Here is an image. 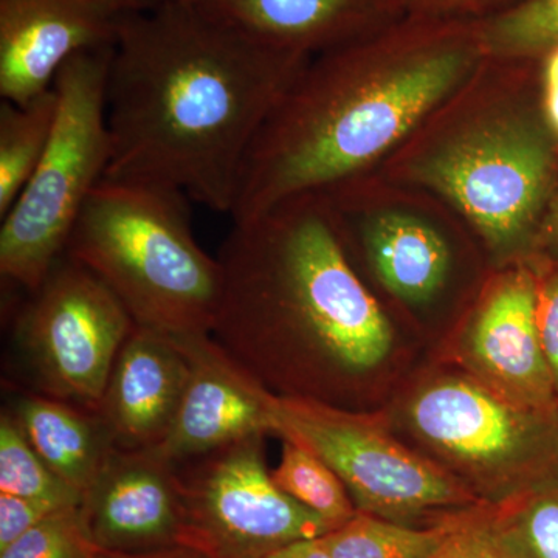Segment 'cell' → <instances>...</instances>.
Wrapping results in <instances>:
<instances>
[{
    "instance_id": "obj_13",
    "label": "cell",
    "mask_w": 558,
    "mask_h": 558,
    "mask_svg": "<svg viewBox=\"0 0 558 558\" xmlns=\"http://www.w3.org/2000/svg\"><path fill=\"white\" fill-rule=\"evenodd\" d=\"M174 340L189 359L190 379L170 433L153 449L179 465L253 436L277 435L278 396L211 333Z\"/></svg>"
},
{
    "instance_id": "obj_24",
    "label": "cell",
    "mask_w": 558,
    "mask_h": 558,
    "mask_svg": "<svg viewBox=\"0 0 558 558\" xmlns=\"http://www.w3.org/2000/svg\"><path fill=\"white\" fill-rule=\"evenodd\" d=\"M0 492L49 499L61 506H80L83 494L51 472L25 438L10 411L0 417Z\"/></svg>"
},
{
    "instance_id": "obj_29",
    "label": "cell",
    "mask_w": 558,
    "mask_h": 558,
    "mask_svg": "<svg viewBox=\"0 0 558 558\" xmlns=\"http://www.w3.org/2000/svg\"><path fill=\"white\" fill-rule=\"evenodd\" d=\"M410 13L428 16L486 20L519 0H405Z\"/></svg>"
},
{
    "instance_id": "obj_5",
    "label": "cell",
    "mask_w": 558,
    "mask_h": 558,
    "mask_svg": "<svg viewBox=\"0 0 558 558\" xmlns=\"http://www.w3.org/2000/svg\"><path fill=\"white\" fill-rule=\"evenodd\" d=\"M113 47L65 62L53 83L58 108L49 146L0 227V275L35 292L65 255L84 205L105 180L112 142L108 81Z\"/></svg>"
},
{
    "instance_id": "obj_32",
    "label": "cell",
    "mask_w": 558,
    "mask_h": 558,
    "mask_svg": "<svg viewBox=\"0 0 558 558\" xmlns=\"http://www.w3.org/2000/svg\"><path fill=\"white\" fill-rule=\"evenodd\" d=\"M264 558H333L323 545L322 538L300 539L282 546Z\"/></svg>"
},
{
    "instance_id": "obj_31",
    "label": "cell",
    "mask_w": 558,
    "mask_h": 558,
    "mask_svg": "<svg viewBox=\"0 0 558 558\" xmlns=\"http://www.w3.org/2000/svg\"><path fill=\"white\" fill-rule=\"evenodd\" d=\"M537 255L549 256L558 259V191L553 204L542 220L534 245Z\"/></svg>"
},
{
    "instance_id": "obj_1",
    "label": "cell",
    "mask_w": 558,
    "mask_h": 558,
    "mask_svg": "<svg viewBox=\"0 0 558 558\" xmlns=\"http://www.w3.org/2000/svg\"><path fill=\"white\" fill-rule=\"evenodd\" d=\"M310 61L189 0H153L113 44L105 179L178 191L231 215L253 143Z\"/></svg>"
},
{
    "instance_id": "obj_11",
    "label": "cell",
    "mask_w": 558,
    "mask_h": 558,
    "mask_svg": "<svg viewBox=\"0 0 558 558\" xmlns=\"http://www.w3.org/2000/svg\"><path fill=\"white\" fill-rule=\"evenodd\" d=\"M450 349L461 373L509 402L558 410L539 337L537 279L531 263L492 282Z\"/></svg>"
},
{
    "instance_id": "obj_22",
    "label": "cell",
    "mask_w": 558,
    "mask_h": 558,
    "mask_svg": "<svg viewBox=\"0 0 558 558\" xmlns=\"http://www.w3.org/2000/svg\"><path fill=\"white\" fill-rule=\"evenodd\" d=\"M487 60L532 62L558 47V0H519L481 20Z\"/></svg>"
},
{
    "instance_id": "obj_27",
    "label": "cell",
    "mask_w": 558,
    "mask_h": 558,
    "mask_svg": "<svg viewBox=\"0 0 558 558\" xmlns=\"http://www.w3.org/2000/svg\"><path fill=\"white\" fill-rule=\"evenodd\" d=\"M531 266L537 279L539 337L558 398V259L535 253Z\"/></svg>"
},
{
    "instance_id": "obj_16",
    "label": "cell",
    "mask_w": 558,
    "mask_h": 558,
    "mask_svg": "<svg viewBox=\"0 0 558 558\" xmlns=\"http://www.w3.org/2000/svg\"><path fill=\"white\" fill-rule=\"evenodd\" d=\"M275 49L311 58L388 27L410 13L405 0H189Z\"/></svg>"
},
{
    "instance_id": "obj_14",
    "label": "cell",
    "mask_w": 558,
    "mask_h": 558,
    "mask_svg": "<svg viewBox=\"0 0 558 558\" xmlns=\"http://www.w3.org/2000/svg\"><path fill=\"white\" fill-rule=\"evenodd\" d=\"M84 527L95 548L154 553L180 546L183 502L178 465L156 449H116L83 495Z\"/></svg>"
},
{
    "instance_id": "obj_26",
    "label": "cell",
    "mask_w": 558,
    "mask_h": 558,
    "mask_svg": "<svg viewBox=\"0 0 558 558\" xmlns=\"http://www.w3.org/2000/svg\"><path fill=\"white\" fill-rule=\"evenodd\" d=\"M432 558H519L490 520V505L465 512L457 531Z\"/></svg>"
},
{
    "instance_id": "obj_20",
    "label": "cell",
    "mask_w": 558,
    "mask_h": 558,
    "mask_svg": "<svg viewBox=\"0 0 558 558\" xmlns=\"http://www.w3.org/2000/svg\"><path fill=\"white\" fill-rule=\"evenodd\" d=\"M58 97L53 87L27 102L0 106V219L10 211L49 146Z\"/></svg>"
},
{
    "instance_id": "obj_23",
    "label": "cell",
    "mask_w": 558,
    "mask_h": 558,
    "mask_svg": "<svg viewBox=\"0 0 558 558\" xmlns=\"http://www.w3.org/2000/svg\"><path fill=\"white\" fill-rule=\"evenodd\" d=\"M271 478L286 495L333 529L357 515L359 510L339 475L300 444L282 439L281 461L271 470Z\"/></svg>"
},
{
    "instance_id": "obj_8",
    "label": "cell",
    "mask_w": 558,
    "mask_h": 558,
    "mask_svg": "<svg viewBox=\"0 0 558 558\" xmlns=\"http://www.w3.org/2000/svg\"><path fill=\"white\" fill-rule=\"evenodd\" d=\"M275 417L277 436L322 458L343 481L359 512L428 526L488 505L438 461L403 446L379 414L278 396Z\"/></svg>"
},
{
    "instance_id": "obj_18",
    "label": "cell",
    "mask_w": 558,
    "mask_h": 558,
    "mask_svg": "<svg viewBox=\"0 0 558 558\" xmlns=\"http://www.w3.org/2000/svg\"><path fill=\"white\" fill-rule=\"evenodd\" d=\"M366 252L385 288L409 303H424L442 289L450 270L449 245L413 216L387 213L363 229Z\"/></svg>"
},
{
    "instance_id": "obj_30",
    "label": "cell",
    "mask_w": 558,
    "mask_h": 558,
    "mask_svg": "<svg viewBox=\"0 0 558 558\" xmlns=\"http://www.w3.org/2000/svg\"><path fill=\"white\" fill-rule=\"evenodd\" d=\"M542 70V112L558 142V47L538 60Z\"/></svg>"
},
{
    "instance_id": "obj_10",
    "label": "cell",
    "mask_w": 558,
    "mask_h": 558,
    "mask_svg": "<svg viewBox=\"0 0 558 558\" xmlns=\"http://www.w3.org/2000/svg\"><path fill=\"white\" fill-rule=\"evenodd\" d=\"M264 436L178 465L183 502L180 546L205 558H264L332 526L275 484Z\"/></svg>"
},
{
    "instance_id": "obj_15",
    "label": "cell",
    "mask_w": 558,
    "mask_h": 558,
    "mask_svg": "<svg viewBox=\"0 0 558 558\" xmlns=\"http://www.w3.org/2000/svg\"><path fill=\"white\" fill-rule=\"evenodd\" d=\"M190 362L178 341L135 325L121 347L98 414L119 449H153L174 424Z\"/></svg>"
},
{
    "instance_id": "obj_6",
    "label": "cell",
    "mask_w": 558,
    "mask_h": 558,
    "mask_svg": "<svg viewBox=\"0 0 558 558\" xmlns=\"http://www.w3.org/2000/svg\"><path fill=\"white\" fill-rule=\"evenodd\" d=\"M470 219L492 248L534 245L558 191V142L542 106H513L450 135L413 168Z\"/></svg>"
},
{
    "instance_id": "obj_12",
    "label": "cell",
    "mask_w": 558,
    "mask_h": 558,
    "mask_svg": "<svg viewBox=\"0 0 558 558\" xmlns=\"http://www.w3.org/2000/svg\"><path fill=\"white\" fill-rule=\"evenodd\" d=\"M153 0H0V97L27 102L53 87L65 62L113 47Z\"/></svg>"
},
{
    "instance_id": "obj_3",
    "label": "cell",
    "mask_w": 558,
    "mask_h": 558,
    "mask_svg": "<svg viewBox=\"0 0 558 558\" xmlns=\"http://www.w3.org/2000/svg\"><path fill=\"white\" fill-rule=\"evenodd\" d=\"M222 296L211 337L281 398L314 381L368 374L395 333L360 281L325 202L304 194L233 222L218 256Z\"/></svg>"
},
{
    "instance_id": "obj_2",
    "label": "cell",
    "mask_w": 558,
    "mask_h": 558,
    "mask_svg": "<svg viewBox=\"0 0 558 558\" xmlns=\"http://www.w3.org/2000/svg\"><path fill=\"white\" fill-rule=\"evenodd\" d=\"M486 60L480 20L416 13L319 54L253 143L231 219L354 179Z\"/></svg>"
},
{
    "instance_id": "obj_9",
    "label": "cell",
    "mask_w": 558,
    "mask_h": 558,
    "mask_svg": "<svg viewBox=\"0 0 558 558\" xmlns=\"http://www.w3.org/2000/svg\"><path fill=\"white\" fill-rule=\"evenodd\" d=\"M134 328L112 290L64 255L22 307L14 339L40 395L98 413Z\"/></svg>"
},
{
    "instance_id": "obj_28",
    "label": "cell",
    "mask_w": 558,
    "mask_h": 558,
    "mask_svg": "<svg viewBox=\"0 0 558 558\" xmlns=\"http://www.w3.org/2000/svg\"><path fill=\"white\" fill-rule=\"evenodd\" d=\"M62 508L68 506L58 505L49 499L17 497L0 492V550L31 531L54 510Z\"/></svg>"
},
{
    "instance_id": "obj_17",
    "label": "cell",
    "mask_w": 558,
    "mask_h": 558,
    "mask_svg": "<svg viewBox=\"0 0 558 558\" xmlns=\"http://www.w3.org/2000/svg\"><path fill=\"white\" fill-rule=\"evenodd\" d=\"M9 411L51 472L83 495L117 447L100 414L65 400L21 396Z\"/></svg>"
},
{
    "instance_id": "obj_21",
    "label": "cell",
    "mask_w": 558,
    "mask_h": 558,
    "mask_svg": "<svg viewBox=\"0 0 558 558\" xmlns=\"http://www.w3.org/2000/svg\"><path fill=\"white\" fill-rule=\"evenodd\" d=\"M490 520L519 558H558V473L490 505Z\"/></svg>"
},
{
    "instance_id": "obj_7",
    "label": "cell",
    "mask_w": 558,
    "mask_h": 558,
    "mask_svg": "<svg viewBox=\"0 0 558 558\" xmlns=\"http://www.w3.org/2000/svg\"><path fill=\"white\" fill-rule=\"evenodd\" d=\"M403 416L439 464L488 505L558 473V410L517 405L468 374L421 385Z\"/></svg>"
},
{
    "instance_id": "obj_19",
    "label": "cell",
    "mask_w": 558,
    "mask_h": 558,
    "mask_svg": "<svg viewBox=\"0 0 558 558\" xmlns=\"http://www.w3.org/2000/svg\"><path fill=\"white\" fill-rule=\"evenodd\" d=\"M468 510L428 526L357 512L354 519L319 538L333 558H432L457 531Z\"/></svg>"
},
{
    "instance_id": "obj_25",
    "label": "cell",
    "mask_w": 558,
    "mask_h": 558,
    "mask_svg": "<svg viewBox=\"0 0 558 558\" xmlns=\"http://www.w3.org/2000/svg\"><path fill=\"white\" fill-rule=\"evenodd\" d=\"M80 506L54 510L0 550V558H94Z\"/></svg>"
},
{
    "instance_id": "obj_4",
    "label": "cell",
    "mask_w": 558,
    "mask_h": 558,
    "mask_svg": "<svg viewBox=\"0 0 558 558\" xmlns=\"http://www.w3.org/2000/svg\"><path fill=\"white\" fill-rule=\"evenodd\" d=\"M178 191L105 179L84 205L65 255L105 282L142 328L211 333L222 267L201 247Z\"/></svg>"
},
{
    "instance_id": "obj_33",
    "label": "cell",
    "mask_w": 558,
    "mask_h": 558,
    "mask_svg": "<svg viewBox=\"0 0 558 558\" xmlns=\"http://www.w3.org/2000/svg\"><path fill=\"white\" fill-rule=\"evenodd\" d=\"M94 558H205L196 550L185 548V546H174V548L154 550V553L123 554L109 553L95 548Z\"/></svg>"
}]
</instances>
